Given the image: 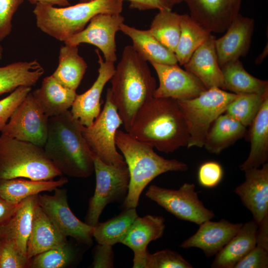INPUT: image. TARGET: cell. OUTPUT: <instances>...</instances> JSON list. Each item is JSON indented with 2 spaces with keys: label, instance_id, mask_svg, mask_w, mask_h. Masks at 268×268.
<instances>
[{
  "label": "cell",
  "instance_id": "30bf717a",
  "mask_svg": "<svg viewBox=\"0 0 268 268\" xmlns=\"http://www.w3.org/2000/svg\"><path fill=\"white\" fill-rule=\"evenodd\" d=\"M145 195L181 220L200 225L215 216L213 211L205 207L199 199L193 184L184 183L178 190L152 185Z\"/></svg>",
  "mask_w": 268,
  "mask_h": 268
},
{
  "label": "cell",
  "instance_id": "ac0fdd59",
  "mask_svg": "<svg viewBox=\"0 0 268 268\" xmlns=\"http://www.w3.org/2000/svg\"><path fill=\"white\" fill-rule=\"evenodd\" d=\"M245 180L234 192L259 224L268 216V164L244 171Z\"/></svg>",
  "mask_w": 268,
  "mask_h": 268
},
{
  "label": "cell",
  "instance_id": "ee69618b",
  "mask_svg": "<svg viewBox=\"0 0 268 268\" xmlns=\"http://www.w3.org/2000/svg\"><path fill=\"white\" fill-rule=\"evenodd\" d=\"M93 262L94 268H111L114 267V253L112 246L98 244L94 248Z\"/></svg>",
  "mask_w": 268,
  "mask_h": 268
},
{
  "label": "cell",
  "instance_id": "bcb514c9",
  "mask_svg": "<svg viewBox=\"0 0 268 268\" xmlns=\"http://www.w3.org/2000/svg\"><path fill=\"white\" fill-rule=\"evenodd\" d=\"M256 245L268 250V216L258 224Z\"/></svg>",
  "mask_w": 268,
  "mask_h": 268
},
{
  "label": "cell",
  "instance_id": "83f0119b",
  "mask_svg": "<svg viewBox=\"0 0 268 268\" xmlns=\"http://www.w3.org/2000/svg\"><path fill=\"white\" fill-rule=\"evenodd\" d=\"M224 113L213 122L205 136L203 146L211 153L219 154L247 134L246 127Z\"/></svg>",
  "mask_w": 268,
  "mask_h": 268
},
{
  "label": "cell",
  "instance_id": "9c48e42d",
  "mask_svg": "<svg viewBox=\"0 0 268 268\" xmlns=\"http://www.w3.org/2000/svg\"><path fill=\"white\" fill-rule=\"evenodd\" d=\"M123 122L113 103L110 88L107 89L103 108L92 124L82 127V134L92 152L104 163L119 165L126 164L117 150L116 133Z\"/></svg>",
  "mask_w": 268,
  "mask_h": 268
},
{
  "label": "cell",
  "instance_id": "5b68a950",
  "mask_svg": "<svg viewBox=\"0 0 268 268\" xmlns=\"http://www.w3.org/2000/svg\"><path fill=\"white\" fill-rule=\"evenodd\" d=\"M123 0H94L73 5L56 7L47 3L36 4L33 10L37 27L64 43L83 30L90 19L99 13H121Z\"/></svg>",
  "mask_w": 268,
  "mask_h": 268
},
{
  "label": "cell",
  "instance_id": "8992f818",
  "mask_svg": "<svg viewBox=\"0 0 268 268\" xmlns=\"http://www.w3.org/2000/svg\"><path fill=\"white\" fill-rule=\"evenodd\" d=\"M63 174L44 148L3 134L0 136V179L50 180Z\"/></svg>",
  "mask_w": 268,
  "mask_h": 268
},
{
  "label": "cell",
  "instance_id": "816d5d0a",
  "mask_svg": "<svg viewBox=\"0 0 268 268\" xmlns=\"http://www.w3.org/2000/svg\"><path fill=\"white\" fill-rule=\"evenodd\" d=\"M3 56V48L0 44V60H1Z\"/></svg>",
  "mask_w": 268,
  "mask_h": 268
},
{
  "label": "cell",
  "instance_id": "484cf974",
  "mask_svg": "<svg viewBox=\"0 0 268 268\" xmlns=\"http://www.w3.org/2000/svg\"><path fill=\"white\" fill-rule=\"evenodd\" d=\"M249 132L250 151L247 159L240 166L242 171L259 168L268 159V97L264 101Z\"/></svg>",
  "mask_w": 268,
  "mask_h": 268
},
{
  "label": "cell",
  "instance_id": "4316f807",
  "mask_svg": "<svg viewBox=\"0 0 268 268\" xmlns=\"http://www.w3.org/2000/svg\"><path fill=\"white\" fill-rule=\"evenodd\" d=\"M120 31L131 39L134 50L146 62L162 64H178L174 53L159 42L149 30L138 29L123 23L121 25Z\"/></svg>",
  "mask_w": 268,
  "mask_h": 268
},
{
  "label": "cell",
  "instance_id": "7402d4cb",
  "mask_svg": "<svg viewBox=\"0 0 268 268\" xmlns=\"http://www.w3.org/2000/svg\"><path fill=\"white\" fill-rule=\"evenodd\" d=\"M38 195L26 198L19 202L9 219L0 225V240L13 245L27 257V245L30 234L34 210Z\"/></svg>",
  "mask_w": 268,
  "mask_h": 268
},
{
  "label": "cell",
  "instance_id": "60d3db41",
  "mask_svg": "<svg viewBox=\"0 0 268 268\" xmlns=\"http://www.w3.org/2000/svg\"><path fill=\"white\" fill-rule=\"evenodd\" d=\"M223 175V169L219 163L215 161H207L199 168L198 181L202 187L212 188L219 184Z\"/></svg>",
  "mask_w": 268,
  "mask_h": 268
},
{
  "label": "cell",
  "instance_id": "f907efd6",
  "mask_svg": "<svg viewBox=\"0 0 268 268\" xmlns=\"http://www.w3.org/2000/svg\"><path fill=\"white\" fill-rule=\"evenodd\" d=\"M169 6L172 7L175 4L179 3L184 0H165Z\"/></svg>",
  "mask_w": 268,
  "mask_h": 268
},
{
  "label": "cell",
  "instance_id": "e575fe53",
  "mask_svg": "<svg viewBox=\"0 0 268 268\" xmlns=\"http://www.w3.org/2000/svg\"><path fill=\"white\" fill-rule=\"evenodd\" d=\"M181 15L171 10H159L148 29L159 42L174 53L180 35Z\"/></svg>",
  "mask_w": 268,
  "mask_h": 268
},
{
  "label": "cell",
  "instance_id": "681fc988",
  "mask_svg": "<svg viewBox=\"0 0 268 268\" xmlns=\"http://www.w3.org/2000/svg\"><path fill=\"white\" fill-rule=\"evenodd\" d=\"M268 44H267V46L265 47L263 52L259 56L258 58L256 59L255 62L257 64H259L262 62V61L264 60L265 57H266L267 55H268Z\"/></svg>",
  "mask_w": 268,
  "mask_h": 268
},
{
  "label": "cell",
  "instance_id": "e0dca14e",
  "mask_svg": "<svg viewBox=\"0 0 268 268\" xmlns=\"http://www.w3.org/2000/svg\"><path fill=\"white\" fill-rule=\"evenodd\" d=\"M96 53L99 65L98 76L88 90L76 94L70 111L72 116L85 127L91 126L100 113L102 91L115 70L114 63L104 61L98 50H96Z\"/></svg>",
  "mask_w": 268,
  "mask_h": 268
},
{
  "label": "cell",
  "instance_id": "44dd1931",
  "mask_svg": "<svg viewBox=\"0 0 268 268\" xmlns=\"http://www.w3.org/2000/svg\"><path fill=\"white\" fill-rule=\"evenodd\" d=\"M215 39L211 34L184 66L185 70L196 76L207 89L218 87L224 90L223 75L215 47Z\"/></svg>",
  "mask_w": 268,
  "mask_h": 268
},
{
  "label": "cell",
  "instance_id": "4fadbf2b",
  "mask_svg": "<svg viewBox=\"0 0 268 268\" xmlns=\"http://www.w3.org/2000/svg\"><path fill=\"white\" fill-rule=\"evenodd\" d=\"M121 13H99L93 16L85 28L64 42L65 44L78 46L87 43L101 50L105 61H117L116 34L124 23Z\"/></svg>",
  "mask_w": 268,
  "mask_h": 268
},
{
  "label": "cell",
  "instance_id": "6da1fadb",
  "mask_svg": "<svg viewBox=\"0 0 268 268\" xmlns=\"http://www.w3.org/2000/svg\"><path fill=\"white\" fill-rule=\"evenodd\" d=\"M129 133L159 151L172 152L187 146L188 127L177 100L153 97L137 113Z\"/></svg>",
  "mask_w": 268,
  "mask_h": 268
},
{
  "label": "cell",
  "instance_id": "d6986e66",
  "mask_svg": "<svg viewBox=\"0 0 268 268\" xmlns=\"http://www.w3.org/2000/svg\"><path fill=\"white\" fill-rule=\"evenodd\" d=\"M164 222V218L161 216L147 215L135 218L122 242L134 252L133 268H146L147 247L162 236Z\"/></svg>",
  "mask_w": 268,
  "mask_h": 268
},
{
  "label": "cell",
  "instance_id": "7dc6e473",
  "mask_svg": "<svg viewBox=\"0 0 268 268\" xmlns=\"http://www.w3.org/2000/svg\"><path fill=\"white\" fill-rule=\"evenodd\" d=\"M17 205L7 201L0 196V225L9 219L15 212Z\"/></svg>",
  "mask_w": 268,
  "mask_h": 268
},
{
  "label": "cell",
  "instance_id": "ffe728a7",
  "mask_svg": "<svg viewBox=\"0 0 268 268\" xmlns=\"http://www.w3.org/2000/svg\"><path fill=\"white\" fill-rule=\"evenodd\" d=\"M243 223H233L221 219L219 221H205L198 231L181 244L180 247L201 249L207 258L216 255L237 233Z\"/></svg>",
  "mask_w": 268,
  "mask_h": 268
},
{
  "label": "cell",
  "instance_id": "d590c367",
  "mask_svg": "<svg viewBox=\"0 0 268 268\" xmlns=\"http://www.w3.org/2000/svg\"><path fill=\"white\" fill-rule=\"evenodd\" d=\"M268 97V92L264 94H237V97L228 105L224 113L247 128L251 125L264 101Z\"/></svg>",
  "mask_w": 268,
  "mask_h": 268
},
{
  "label": "cell",
  "instance_id": "ba28073f",
  "mask_svg": "<svg viewBox=\"0 0 268 268\" xmlns=\"http://www.w3.org/2000/svg\"><path fill=\"white\" fill-rule=\"evenodd\" d=\"M92 154L96 186L89 200L85 222L94 227L108 204L124 201L129 190L130 173L127 164H107Z\"/></svg>",
  "mask_w": 268,
  "mask_h": 268
},
{
  "label": "cell",
  "instance_id": "f6af8a7d",
  "mask_svg": "<svg viewBox=\"0 0 268 268\" xmlns=\"http://www.w3.org/2000/svg\"><path fill=\"white\" fill-rule=\"evenodd\" d=\"M130 2L131 8L140 10L157 9L161 10H171L165 0H127Z\"/></svg>",
  "mask_w": 268,
  "mask_h": 268
},
{
  "label": "cell",
  "instance_id": "f546056e",
  "mask_svg": "<svg viewBox=\"0 0 268 268\" xmlns=\"http://www.w3.org/2000/svg\"><path fill=\"white\" fill-rule=\"evenodd\" d=\"M44 73V68L36 60L0 67V95L12 92L20 86H34Z\"/></svg>",
  "mask_w": 268,
  "mask_h": 268
},
{
  "label": "cell",
  "instance_id": "8fae6325",
  "mask_svg": "<svg viewBox=\"0 0 268 268\" xmlns=\"http://www.w3.org/2000/svg\"><path fill=\"white\" fill-rule=\"evenodd\" d=\"M9 119L1 131L2 134L44 147L48 136L49 117L42 111L31 92Z\"/></svg>",
  "mask_w": 268,
  "mask_h": 268
},
{
  "label": "cell",
  "instance_id": "277c9868",
  "mask_svg": "<svg viewBox=\"0 0 268 268\" xmlns=\"http://www.w3.org/2000/svg\"><path fill=\"white\" fill-rule=\"evenodd\" d=\"M115 142L123 155L130 173L129 190L123 203L125 208H136L141 193L157 176L168 171L188 170L184 162L160 156L152 146L137 140L128 132L118 130Z\"/></svg>",
  "mask_w": 268,
  "mask_h": 268
},
{
  "label": "cell",
  "instance_id": "f35d334b",
  "mask_svg": "<svg viewBox=\"0 0 268 268\" xmlns=\"http://www.w3.org/2000/svg\"><path fill=\"white\" fill-rule=\"evenodd\" d=\"M31 87L20 86L0 100V132L15 109L31 92Z\"/></svg>",
  "mask_w": 268,
  "mask_h": 268
},
{
  "label": "cell",
  "instance_id": "7a4b0ae2",
  "mask_svg": "<svg viewBox=\"0 0 268 268\" xmlns=\"http://www.w3.org/2000/svg\"><path fill=\"white\" fill-rule=\"evenodd\" d=\"M110 80L112 101L129 132L139 110L153 97L156 80L147 62L129 45L124 48Z\"/></svg>",
  "mask_w": 268,
  "mask_h": 268
},
{
  "label": "cell",
  "instance_id": "1f68e13d",
  "mask_svg": "<svg viewBox=\"0 0 268 268\" xmlns=\"http://www.w3.org/2000/svg\"><path fill=\"white\" fill-rule=\"evenodd\" d=\"M221 69L224 90L236 94H264L268 92V81L258 79L248 73L239 60L227 63L221 67Z\"/></svg>",
  "mask_w": 268,
  "mask_h": 268
},
{
  "label": "cell",
  "instance_id": "cb8c5ba5",
  "mask_svg": "<svg viewBox=\"0 0 268 268\" xmlns=\"http://www.w3.org/2000/svg\"><path fill=\"white\" fill-rule=\"evenodd\" d=\"M31 93L42 111L49 118L68 111L77 94L76 91L64 86L52 75L44 78L40 87Z\"/></svg>",
  "mask_w": 268,
  "mask_h": 268
},
{
  "label": "cell",
  "instance_id": "2e32d148",
  "mask_svg": "<svg viewBox=\"0 0 268 268\" xmlns=\"http://www.w3.org/2000/svg\"><path fill=\"white\" fill-rule=\"evenodd\" d=\"M254 24L253 18L239 14L227 28L225 34L215 39V47L220 67L248 54Z\"/></svg>",
  "mask_w": 268,
  "mask_h": 268
},
{
  "label": "cell",
  "instance_id": "7c38bea8",
  "mask_svg": "<svg viewBox=\"0 0 268 268\" xmlns=\"http://www.w3.org/2000/svg\"><path fill=\"white\" fill-rule=\"evenodd\" d=\"M53 195H38V203L57 227L67 237L88 246L92 244L94 227L83 222L72 213L67 190L56 189Z\"/></svg>",
  "mask_w": 268,
  "mask_h": 268
},
{
  "label": "cell",
  "instance_id": "5bb4252c",
  "mask_svg": "<svg viewBox=\"0 0 268 268\" xmlns=\"http://www.w3.org/2000/svg\"><path fill=\"white\" fill-rule=\"evenodd\" d=\"M157 75L159 84L153 97L186 100L198 96L207 89L191 72L181 68L178 64L150 63Z\"/></svg>",
  "mask_w": 268,
  "mask_h": 268
},
{
  "label": "cell",
  "instance_id": "c3c4849f",
  "mask_svg": "<svg viewBox=\"0 0 268 268\" xmlns=\"http://www.w3.org/2000/svg\"><path fill=\"white\" fill-rule=\"evenodd\" d=\"M30 3L36 4L37 3L42 2L51 5H58L65 7L70 5V0H27Z\"/></svg>",
  "mask_w": 268,
  "mask_h": 268
},
{
  "label": "cell",
  "instance_id": "603a6c76",
  "mask_svg": "<svg viewBox=\"0 0 268 268\" xmlns=\"http://www.w3.org/2000/svg\"><path fill=\"white\" fill-rule=\"evenodd\" d=\"M67 236L57 227L38 202L35 206L31 230L27 242V257H33L68 243Z\"/></svg>",
  "mask_w": 268,
  "mask_h": 268
},
{
  "label": "cell",
  "instance_id": "d4e9b609",
  "mask_svg": "<svg viewBox=\"0 0 268 268\" xmlns=\"http://www.w3.org/2000/svg\"><path fill=\"white\" fill-rule=\"evenodd\" d=\"M258 224L253 219L244 224L216 255L211 268H234L256 246Z\"/></svg>",
  "mask_w": 268,
  "mask_h": 268
},
{
  "label": "cell",
  "instance_id": "f5cc1de1",
  "mask_svg": "<svg viewBox=\"0 0 268 268\" xmlns=\"http://www.w3.org/2000/svg\"><path fill=\"white\" fill-rule=\"evenodd\" d=\"M92 0H79V2H89Z\"/></svg>",
  "mask_w": 268,
  "mask_h": 268
},
{
  "label": "cell",
  "instance_id": "b9f144b4",
  "mask_svg": "<svg viewBox=\"0 0 268 268\" xmlns=\"http://www.w3.org/2000/svg\"><path fill=\"white\" fill-rule=\"evenodd\" d=\"M24 0H0V42L10 34L12 19Z\"/></svg>",
  "mask_w": 268,
  "mask_h": 268
},
{
  "label": "cell",
  "instance_id": "4dcf8cb0",
  "mask_svg": "<svg viewBox=\"0 0 268 268\" xmlns=\"http://www.w3.org/2000/svg\"><path fill=\"white\" fill-rule=\"evenodd\" d=\"M87 68L77 46L65 44L60 48L58 66L52 75L64 86L76 91Z\"/></svg>",
  "mask_w": 268,
  "mask_h": 268
},
{
  "label": "cell",
  "instance_id": "d6a6232c",
  "mask_svg": "<svg viewBox=\"0 0 268 268\" xmlns=\"http://www.w3.org/2000/svg\"><path fill=\"white\" fill-rule=\"evenodd\" d=\"M180 27V35L174 54L177 62L184 66L211 33L187 14L181 15Z\"/></svg>",
  "mask_w": 268,
  "mask_h": 268
},
{
  "label": "cell",
  "instance_id": "f1b7e54d",
  "mask_svg": "<svg viewBox=\"0 0 268 268\" xmlns=\"http://www.w3.org/2000/svg\"><path fill=\"white\" fill-rule=\"evenodd\" d=\"M67 182V179L63 177L57 180H34L24 178L0 179V196L17 204L28 197L54 191Z\"/></svg>",
  "mask_w": 268,
  "mask_h": 268
},
{
  "label": "cell",
  "instance_id": "52a82bcc",
  "mask_svg": "<svg viewBox=\"0 0 268 268\" xmlns=\"http://www.w3.org/2000/svg\"><path fill=\"white\" fill-rule=\"evenodd\" d=\"M237 96L234 93L212 87L194 98L177 100L189 134L187 148L203 146L211 125L225 112L228 105Z\"/></svg>",
  "mask_w": 268,
  "mask_h": 268
},
{
  "label": "cell",
  "instance_id": "9a60e30c",
  "mask_svg": "<svg viewBox=\"0 0 268 268\" xmlns=\"http://www.w3.org/2000/svg\"><path fill=\"white\" fill-rule=\"evenodd\" d=\"M190 15L211 33L225 32L239 14L242 0H184Z\"/></svg>",
  "mask_w": 268,
  "mask_h": 268
},
{
  "label": "cell",
  "instance_id": "74e56055",
  "mask_svg": "<svg viewBox=\"0 0 268 268\" xmlns=\"http://www.w3.org/2000/svg\"><path fill=\"white\" fill-rule=\"evenodd\" d=\"M193 266L181 255L165 249L153 254L148 253L146 268H192Z\"/></svg>",
  "mask_w": 268,
  "mask_h": 268
},
{
  "label": "cell",
  "instance_id": "8d00e7d4",
  "mask_svg": "<svg viewBox=\"0 0 268 268\" xmlns=\"http://www.w3.org/2000/svg\"><path fill=\"white\" fill-rule=\"evenodd\" d=\"M75 252L68 243L57 248L50 249L39 254L29 261L28 268H64L71 264Z\"/></svg>",
  "mask_w": 268,
  "mask_h": 268
},
{
  "label": "cell",
  "instance_id": "7bdbcfd3",
  "mask_svg": "<svg viewBox=\"0 0 268 268\" xmlns=\"http://www.w3.org/2000/svg\"><path fill=\"white\" fill-rule=\"evenodd\" d=\"M268 268V250L257 245L234 267V268Z\"/></svg>",
  "mask_w": 268,
  "mask_h": 268
},
{
  "label": "cell",
  "instance_id": "836d02e7",
  "mask_svg": "<svg viewBox=\"0 0 268 268\" xmlns=\"http://www.w3.org/2000/svg\"><path fill=\"white\" fill-rule=\"evenodd\" d=\"M137 216L135 208H125L118 215L94 226L93 237L100 244L122 243Z\"/></svg>",
  "mask_w": 268,
  "mask_h": 268
},
{
  "label": "cell",
  "instance_id": "3957f363",
  "mask_svg": "<svg viewBox=\"0 0 268 268\" xmlns=\"http://www.w3.org/2000/svg\"><path fill=\"white\" fill-rule=\"evenodd\" d=\"M82 126L69 110L49 118L44 151L62 174L71 177L86 178L94 171L93 154L82 134Z\"/></svg>",
  "mask_w": 268,
  "mask_h": 268
},
{
  "label": "cell",
  "instance_id": "ab89813d",
  "mask_svg": "<svg viewBox=\"0 0 268 268\" xmlns=\"http://www.w3.org/2000/svg\"><path fill=\"white\" fill-rule=\"evenodd\" d=\"M29 261L11 244L0 240V268H28Z\"/></svg>",
  "mask_w": 268,
  "mask_h": 268
}]
</instances>
